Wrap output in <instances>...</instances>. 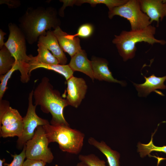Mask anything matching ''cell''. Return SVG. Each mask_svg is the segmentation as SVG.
<instances>
[{"label": "cell", "instance_id": "obj_20", "mask_svg": "<svg viewBox=\"0 0 166 166\" xmlns=\"http://www.w3.org/2000/svg\"><path fill=\"white\" fill-rule=\"evenodd\" d=\"M15 62L14 58L4 45L0 50V77L10 71Z\"/></svg>", "mask_w": 166, "mask_h": 166}, {"label": "cell", "instance_id": "obj_11", "mask_svg": "<svg viewBox=\"0 0 166 166\" xmlns=\"http://www.w3.org/2000/svg\"><path fill=\"white\" fill-rule=\"evenodd\" d=\"M145 79V82L141 84L133 83L140 97H146L151 92H155L161 96L164 95L157 89H165L166 86L164 84L166 80V75L163 77H157L154 74L147 77L143 75Z\"/></svg>", "mask_w": 166, "mask_h": 166}, {"label": "cell", "instance_id": "obj_27", "mask_svg": "<svg viewBox=\"0 0 166 166\" xmlns=\"http://www.w3.org/2000/svg\"><path fill=\"white\" fill-rule=\"evenodd\" d=\"M11 156L13 159L10 164L5 163L3 164L5 166H23L24 160L26 158V145L23 146L22 151L19 154H11Z\"/></svg>", "mask_w": 166, "mask_h": 166}, {"label": "cell", "instance_id": "obj_10", "mask_svg": "<svg viewBox=\"0 0 166 166\" xmlns=\"http://www.w3.org/2000/svg\"><path fill=\"white\" fill-rule=\"evenodd\" d=\"M142 11L149 18L151 23L157 22L166 17V0H139Z\"/></svg>", "mask_w": 166, "mask_h": 166}, {"label": "cell", "instance_id": "obj_25", "mask_svg": "<svg viewBox=\"0 0 166 166\" xmlns=\"http://www.w3.org/2000/svg\"><path fill=\"white\" fill-rule=\"evenodd\" d=\"M19 70V67L15 63L12 69L6 74L0 77L1 82L0 85V101L2 98L6 90L7 84L12 73L16 70Z\"/></svg>", "mask_w": 166, "mask_h": 166}, {"label": "cell", "instance_id": "obj_7", "mask_svg": "<svg viewBox=\"0 0 166 166\" xmlns=\"http://www.w3.org/2000/svg\"><path fill=\"white\" fill-rule=\"evenodd\" d=\"M49 143L42 126H38L33 137L25 144L26 158L51 163L54 156L48 147Z\"/></svg>", "mask_w": 166, "mask_h": 166}, {"label": "cell", "instance_id": "obj_5", "mask_svg": "<svg viewBox=\"0 0 166 166\" xmlns=\"http://www.w3.org/2000/svg\"><path fill=\"white\" fill-rule=\"evenodd\" d=\"M42 126L49 143L56 142L61 150L70 153L77 154L81 151L85 137L83 133L69 125L49 123Z\"/></svg>", "mask_w": 166, "mask_h": 166}, {"label": "cell", "instance_id": "obj_24", "mask_svg": "<svg viewBox=\"0 0 166 166\" xmlns=\"http://www.w3.org/2000/svg\"><path fill=\"white\" fill-rule=\"evenodd\" d=\"M78 158L81 161L86 164L89 166H106L104 160H101L93 154L88 155H80Z\"/></svg>", "mask_w": 166, "mask_h": 166}, {"label": "cell", "instance_id": "obj_6", "mask_svg": "<svg viewBox=\"0 0 166 166\" xmlns=\"http://www.w3.org/2000/svg\"><path fill=\"white\" fill-rule=\"evenodd\" d=\"M115 15L127 19L130 23L131 30L144 29L151 24L149 18L142 11L139 0H128L124 5L109 10L110 19Z\"/></svg>", "mask_w": 166, "mask_h": 166}, {"label": "cell", "instance_id": "obj_17", "mask_svg": "<svg viewBox=\"0 0 166 166\" xmlns=\"http://www.w3.org/2000/svg\"><path fill=\"white\" fill-rule=\"evenodd\" d=\"M88 143L98 149L106 157L109 166H120V155L112 150L103 141L99 142L92 137L88 140Z\"/></svg>", "mask_w": 166, "mask_h": 166}, {"label": "cell", "instance_id": "obj_23", "mask_svg": "<svg viewBox=\"0 0 166 166\" xmlns=\"http://www.w3.org/2000/svg\"><path fill=\"white\" fill-rule=\"evenodd\" d=\"M153 136H152L150 141L147 144L139 143L137 145V152L140 157H144L147 155L149 156L150 153L153 151L162 152L166 153V146L162 147L155 145L153 142Z\"/></svg>", "mask_w": 166, "mask_h": 166}, {"label": "cell", "instance_id": "obj_2", "mask_svg": "<svg viewBox=\"0 0 166 166\" xmlns=\"http://www.w3.org/2000/svg\"><path fill=\"white\" fill-rule=\"evenodd\" d=\"M33 97L35 105H40L44 113L51 114L50 124L69 125L63 114L64 108L68 105L67 101L58 91L54 89L48 78L42 79L34 91Z\"/></svg>", "mask_w": 166, "mask_h": 166}, {"label": "cell", "instance_id": "obj_19", "mask_svg": "<svg viewBox=\"0 0 166 166\" xmlns=\"http://www.w3.org/2000/svg\"><path fill=\"white\" fill-rule=\"evenodd\" d=\"M30 72L40 68H44L54 71L63 76L67 81L73 76L74 71L69 65H62L60 64L49 65L37 63L30 65Z\"/></svg>", "mask_w": 166, "mask_h": 166}, {"label": "cell", "instance_id": "obj_15", "mask_svg": "<svg viewBox=\"0 0 166 166\" xmlns=\"http://www.w3.org/2000/svg\"><path fill=\"white\" fill-rule=\"evenodd\" d=\"M69 65L74 72H81L94 80L91 61L87 58L84 50H81L72 57Z\"/></svg>", "mask_w": 166, "mask_h": 166}, {"label": "cell", "instance_id": "obj_4", "mask_svg": "<svg viewBox=\"0 0 166 166\" xmlns=\"http://www.w3.org/2000/svg\"><path fill=\"white\" fill-rule=\"evenodd\" d=\"M8 27L9 34L4 45L14 58L15 63L19 67L21 81L23 83H27L30 80V64L32 55L26 54V40L18 26L10 22Z\"/></svg>", "mask_w": 166, "mask_h": 166}, {"label": "cell", "instance_id": "obj_21", "mask_svg": "<svg viewBox=\"0 0 166 166\" xmlns=\"http://www.w3.org/2000/svg\"><path fill=\"white\" fill-rule=\"evenodd\" d=\"M23 130L22 120L6 126H0V136L6 138L17 136L18 138L22 135Z\"/></svg>", "mask_w": 166, "mask_h": 166}, {"label": "cell", "instance_id": "obj_3", "mask_svg": "<svg viewBox=\"0 0 166 166\" xmlns=\"http://www.w3.org/2000/svg\"><path fill=\"white\" fill-rule=\"evenodd\" d=\"M156 28L151 25L146 28L136 30H123L118 35H115L112 42L115 44L120 55L124 61L133 58L135 55L137 43L144 42L152 45L155 43L164 45V40L154 37Z\"/></svg>", "mask_w": 166, "mask_h": 166}, {"label": "cell", "instance_id": "obj_31", "mask_svg": "<svg viewBox=\"0 0 166 166\" xmlns=\"http://www.w3.org/2000/svg\"><path fill=\"white\" fill-rule=\"evenodd\" d=\"M77 166H89L86 164L84 163V162L81 161L80 162L78 163Z\"/></svg>", "mask_w": 166, "mask_h": 166}, {"label": "cell", "instance_id": "obj_18", "mask_svg": "<svg viewBox=\"0 0 166 166\" xmlns=\"http://www.w3.org/2000/svg\"><path fill=\"white\" fill-rule=\"evenodd\" d=\"M37 46L38 54L36 56H32L30 65L37 63L49 65L59 64L58 60L43 44L38 42Z\"/></svg>", "mask_w": 166, "mask_h": 166}, {"label": "cell", "instance_id": "obj_34", "mask_svg": "<svg viewBox=\"0 0 166 166\" xmlns=\"http://www.w3.org/2000/svg\"><path fill=\"white\" fill-rule=\"evenodd\" d=\"M163 159H166V158H163Z\"/></svg>", "mask_w": 166, "mask_h": 166}, {"label": "cell", "instance_id": "obj_1", "mask_svg": "<svg viewBox=\"0 0 166 166\" xmlns=\"http://www.w3.org/2000/svg\"><path fill=\"white\" fill-rule=\"evenodd\" d=\"M53 8L39 6L30 7L18 19V27L26 41L32 45L41 36H45L52 28L59 26L60 22Z\"/></svg>", "mask_w": 166, "mask_h": 166}, {"label": "cell", "instance_id": "obj_9", "mask_svg": "<svg viewBox=\"0 0 166 166\" xmlns=\"http://www.w3.org/2000/svg\"><path fill=\"white\" fill-rule=\"evenodd\" d=\"M67 95L65 99L68 105L77 108L86 94L87 86L85 80L73 76L67 80Z\"/></svg>", "mask_w": 166, "mask_h": 166}, {"label": "cell", "instance_id": "obj_12", "mask_svg": "<svg viewBox=\"0 0 166 166\" xmlns=\"http://www.w3.org/2000/svg\"><path fill=\"white\" fill-rule=\"evenodd\" d=\"M53 31L62 49L71 57L82 49L80 40L78 37L73 38L71 35L63 31L60 26L57 27Z\"/></svg>", "mask_w": 166, "mask_h": 166}, {"label": "cell", "instance_id": "obj_16", "mask_svg": "<svg viewBox=\"0 0 166 166\" xmlns=\"http://www.w3.org/2000/svg\"><path fill=\"white\" fill-rule=\"evenodd\" d=\"M18 111L10 106L6 100L0 101V126H5L22 120Z\"/></svg>", "mask_w": 166, "mask_h": 166}, {"label": "cell", "instance_id": "obj_32", "mask_svg": "<svg viewBox=\"0 0 166 166\" xmlns=\"http://www.w3.org/2000/svg\"><path fill=\"white\" fill-rule=\"evenodd\" d=\"M5 161V160L4 159H3L2 160H0V166H3V164H4Z\"/></svg>", "mask_w": 166, "mask_h": 166}, {"label": "cell", "instance_id": "obj_30", "mask_svg": "<svg viewBox=\"0 0 166 166\" xmlns=\"http://www.w3.org/2000/svg\"><path fill=\"white\" fill-rule=\"evenodd\" d=\"M6 34L2 30L0 29V49H2L4 45V36Z\"/></svg>", "mask_w": 166, "mask_h": 166}, {"label": "cell", "instance_id": "obj_8", "mask_svg": "<svg viewBox=\"0 0 166 166\" xmlns=\"http://www.w3.org/2000/svg\"><path fill=\"white\" fill-rule=\"evenodd\" d=\"M34 90L29 93L28 98V106L26 116L23 117V130L22 135L18 138L17 144L22 148L27 142L34 136L37 128L39 126L46 125L49 123L46 119L39 117L36 113V106L33 103Z\"/></svg>", "mask_w": 166, "mask_h": 166}, {"label": "cell", "instance_id": "obj_28", "mask_svg": "<svg viewBox=\"0 0 166 166\" xmlns=\"http://www.w3.org/2000/svg\"><path fill=\"white\" fill-rule=\"evenodd\" d=\"M46 164V163L42 160L27 159L23 166H45Z\"/></svg>", "mask_w": 166, "mask_h": 166}, {"label": "cell", "instance_id": "obj_13", "mask_svg": "<svg viewBox=\"0 0 166 166\" xmlns=\"http://www.w3.org/2000/svg\"><path fill=\"white\" fill-rule=\"evenodd\" d=\"M38 42L43 44L58 60L59 64L66 65L67 59L53 31H48L45 36L39 38Z\"/></svg>", "mask_w": 166, "mask_h": 166}, {"label": "cell", "instance_id": "obj_29", "mask_svg": "<svg viewBox=\"0 0 166 166\" xmlns=\"http://www.w3.org/2000/svg\"><path fill=\"white\" fill-rule=\"evenodd\" d=\"M6 4L9 8L13 9L18 7L21 5V2L18 0H0V4Z\"/></svg>", "mask_w": 166, "mask_h": 166}, {"label": "cell", "instance_id": "obj_14", "mask_svg": "<svg viewBox=\"0 0 166 166\" xmlns=\"http://www.w3.org/2000/svg\"><path fill=\"white\" fill-rule=\"evenodd\" d=\"M94 78L99 81L117 83L123 86L126 85L125 82L115 79L109 70L107 61L102 59L93 58L91 61Z\"/></svg>", "mask_w": 166, "mask_h": 166}, {"label": "cell", "instance_id": "obj_22", "mask_svg": "<svg viewBox=\"0 0 166 166\" xmlns=\"http://www.w3.org/2000/svg\"><path fill=\"white\" fill-rule=\"evenodd\" d=\"M128 0H71L72 6L75 4L80 5L84 3L89 4L94 7L98 4L105 5L110 10L114 8L121 6L125 4Z\"/></svg>", "mask_w": 166, "mask_h": 166}, {"label": "cell", "instance_id": "obj_26", "mask_svg": "<svg viewBox=\"0 0 166 166\" xmlns=\"http://www.w3.org/2000/svg\"><path fill=\"white\" fill-rule=\"evenodd\" d=\"M93 30V27L91 24L89 23L84 24L79 27L77 34L72 35V36L73 38L77 36L86 38L91 36Z\"/></svg>", "mask_w": 166, "mask_h": 166}, {"label": "cell", "instance_id": "obj_33", "mask_svg": "<svg viewBox=\"0 0 166 166\" xmlns=\"http://www.w3.org/2000/svg\"><path fill=\"white\" fill-rule=\"evenodd\" d=\"M55 166H58V165L57 164H56Z\"/></svg>", "mask_w": 166, "mask_h": 166}]
</instances>
